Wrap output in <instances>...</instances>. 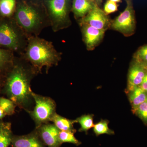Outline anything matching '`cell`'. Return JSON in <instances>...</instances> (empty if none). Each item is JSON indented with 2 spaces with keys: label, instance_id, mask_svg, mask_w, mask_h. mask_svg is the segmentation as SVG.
Returning <instances> with one entry per match:
<instances>
[{
  "label": "cell",
  "instance_id": "12",
  "mask_svg": "<svg viewBox=\"0 0 147 147\" xmlns=\"http://www.w3.org/2000/svg\"><path fill=\"white\" fill-rule=\"evenodd\" d=\"M11 145L13 147H43L35 134L13 137Z\"/></svg>",
  "mask_w": 147,
  "mask_h": 147
},
{
  "label": "cell",
  "instance_id": "25",
  "mask_svg": "<svg viewBox=\"0 0 147 147\" xmlns=\"http://www.w3.org/2000/svg\"><path fill=\"white\" fill-rule=\"evenodd\" d=\"M118 5L117 3L107 0L103 7V11L107 15L114 13L118 10Z\"/></svg>",
  "mask_w": 147,
  "mask_h": 147
},
{
  "label": "cell",
  "instance_id": "5",
  "mask_svg": "<svg viewBox=\"0 0 147 147\" xmlns=\"http://www.w3.org/2000/svg\"><path fill=\"white\" fill-rule=\"evenodd\" d=\"M125 9L114 20H111L110 28L121 33L125 36L134 34L136 28L135 11L132 0H125Z\"/></svg>",
  "mask_w": 147,
  "mask_h": 147
},
{
  "label": "cell",
  "instance_id": "8",
  "mask_svg": "<svg viewBox=\"0 0 147 147\" xmlns=\"http://www.w3.org/2000/svg\"><path fill=\"white\" fill-rule=\"evenodd\" d=\"M97 4L84 18L80 24L88 25L95 28L106 31L110 28L111 20Z\"/></svg>",
  "mask_w": 147,
  "mask_h": 147
},
{
  "label": "cell",
  "instance_id": "33",
  "mask_svg": "<svg viewBox=\"0 0 147 147\" xmlns=\"http://www.w3.org/2000/svg\"></svg>",
  "mask_w": 147,
  "mask_h": 147
},
{
  "label": "cell",
  "instance_id": "26",
  "mask_svg": "<svg viewBox=\"0 0 147 147\" xmlns=\"http://www.w3.org/2000/svg\"><path fill=\"white\" fill-rule=\"evenodd\" d=\"M139 86L141 87L142 89L147 92V72L146 76H145L144 79L142 84Z\"/></svg>",
  "mask_w": 147,
  "mask_h": 147
},
{
  "label": "cell",
  "instance_id": "2",
  "mask_svg": "<svg viewBox=\"0 0 147 147\" xmlns=\"http://www.w3.org/2000/svg\"><path fill=\"white\" fill-rule=\"evenodd\" d=\"M26 55L28 60L38 69L49 68L57 64L60 59V55L51 42L38 37L30 39Z\"/></svg>",
  "mask_w": 147,
  "mask_h": 147
},
{
  "label": "cell",
  "instance_id": "24",
  "mask_svg": "<svg viewBox=\"0 0 147 147\" xmlns=\"http://www.w3.org/2000/svg\"><path fill=\"white\" fill-rule=\"evenodd\" d=\"M133 112L147 125V100L133 110Z\"/></svg>",
  "mask_w": 147,
  "mask_h": 147
},
{
  "label": "cell",
  "instance_id": "18",
  "mask_svg": "<svg viewBox=\"0 0 147 147\" xmlns=\"http://www.w3.org/2000/svg\"><path fill=\"white\" fill-rule=\"evenodd\" d=\"M16 5V0H0V14L4 17L12 15Z\"/></svg>",
  "mask_w": 147,
  "mask_h": 147
},
{
  "label": "cell",
  "instance_id": "29",
  "mask_svg": "<svg viewBox=\"0 0 147 147\" xmlns=\"http://www.w3.org/2000/svg\"><path fill=\"white\" fill-rule=\"evenodd\" d=\"M97 5L100 4L102 3V0H92Z\"/></svg>",
  "mask_w": 147,
  "mask_h": 147
},
{
  "label": "cell",
  "instance_id": "7",
  "mask_svg": "<svg viewBox=\"0 0 147 147\" xmlns=\"http://www.w3.org/2000/svg\"><path fill=\"white\" fill-rule=\"evenodd\" d=\"M22 45V35L15 25L10 21H0V45L16 51Z\"/></svg>",
  "mask_w": 147,
  "mask_h": 147
},
{
  "label": "cell",
  "instance_id": "27",
  "mask_svg": "<svg viewBox=\"0 0 147 147\" xmlns=\"http://www.w3.org/2000/svg\"><path fill=\"white\" fill-rule=\"evenodd\" d=\"M5 115V113H4L2 108L0 107V119L1 120L3 118Z\"/></svg>",
  "mask_w": 147,
  "mask_h": 147
},
{
  "label": "cell",
  "instance_id": "28",
  "mask_svg": "<svg viewBox=\"0 0 147 147\" xmlns=\"http://www.w3.org/2000/svg\"><path fill=\"white\" fill-rule=\"evenodd\" d=\"M5 81H2L1 79V76H0V92L2 88L4 86V84Z\"/></svg>",
  "mask_w": 147,
  "mask_h": 147
},
{
  "label": "cell",
  "instance_id": "1",
  "mask_svg": "<svg viewBox=\"0 0 147 147\" xmlns=\"http://www.w3.org/2000/svg\"><path fill=\"white\" fill-rule=\"evenodd\" d=\"M3 90L16 105L24 107L28 103L32 96L30 78L23 66L15 64L11 67L5 81Z\"/></svg>",
  "mask_w": 147,
  "mask_h": 147
},
{
  "label": "cell",
  "instance_id": "22",
  "mask_svg": "<svg viewBox=\"0 0 147 147\" xmlns=\"http://www.w3.org/2000/svg\"><path fill=\"white\" fill-rule=\"evenodd\" d=\"M16 104L10 99L4 97H0V107L5 115H11L15 112Z\"/></svg>",
  "mask_w": 147,
  "mask_h": 147
},
{
  "label": "cell",
  "instance_id": "15",
  "mask_svg": "<svg viewBox=\"0 0 147 147\" xmlns=\"http://www.w3.org/2000/svg\"><path fill=\"white\" fill-rule=\"evenodd\" d=\"M60 131H70L74 133L76 130L74 128L73 124L76 122L75 121H71L59 115L56 113L52 117L51 121Z\"/></svg>",
  "mask_w": 147,
  "mask_h": 147
},
{
  "label": "cell",
  "instance_id": "19",
  "mask_svg": "<svg viewBox=\"0 0 147 147\" xmlns=\"http://www.w3.org/2000/svg\"><path fill=\"white\" fill-rule=\"evenodd\" d=\"M12 61V56L10 52L0 48V74L9 68Z\"/></svg>",
  "mask_w": 147,
  "mask_h": 147
},
{
  "label": "cell",
  "instance_id": "4",
  "mask_svg": "<svg viewBox=\"0 0 147 147\" xmlns=\"http://www.w3.org/2000/svg\"><path fill=\"white\" fill-rule=\"evenodd\" d=\"M15 18L18 25L28 33H35L42 27V19L38 11L32 6L20 4L16 9Z\"/></svg>",
  "mask_w": 147,
  "mask_h": 147
},
{
  "label": "cell",
  "instance_id": "30",
  "mask_svg": "<svg viewBox=\"0 0 147 147\" xmlns=\"http://www.w3.org/2000/svg\"><path fill=\"white\" fill-rule=\"evenodd\" d=\"M5 123L3 122L0 119V131H1V129L2 128L4 124Z\"/></svg>",
  "mask_w": 147,
  "mask_h": 147
},
{
  "label": "cell",
  "instance_id": "20",
  "mask_svg": "<svg viewBox=\"0 0 147 147\" xmlns=\"http://www.w3.org/2000/svg\"><path fill=\"white\" fill-rule=\"evenodd\" d=\"M108 123V121L101 119L99 122L94 125L93 131L96 135L98 136L103 134L109 135L115 134L114 131L109 128Z\"/></svg>",
  "mask_w": 147,
  "mask_h": 147
},
{
  "label": "cell",
  "instance_id": "9",
  "mask_svg": "<svg viewBox=\"0 0 147 147\" xmlns=\"http://www.w3.org/2000/svg\"><path fill=\"white\" fill-rule=\"evenodd\" d=\"M82 27L83 40L87 50H94L101 42L106 31L95 28L86 24L81 25Z\"/></svg>",
  "mask_w": 147,
  "mask_h": 147
},
{
  "label": "cell",
  "instance_id": "14",
  "mask_svg": "<svg viewBox=\"0 0 147 147\" xmlns=\"http://www.w3.org/2000/svg\"><path fill=\"white\" fill-rule=\"evenodd\" d=\"M129 99L132 110L147 100V92L142 89L140 86L135 88L132 90L129 91Z\"/></svg>",
  "mask_w": 147,
  "mask_h": 147
},
{
  "label": "cell",
  "instance_id": "23",
  "mask_svg": "<svg viewBox=\"0 0 147 147\" xmlns=\"http://www.w3.org/2000/svg\"><path fill=\"white\" fill-rule=\"evenodd\" d=\"M133 61L140 63L147 62V44L139 47L134 53Z\"/></svg>",
  "mask_w": 147,
  "mask_h": 147
},
{
  "label": "cell",
  "instance_id": "6",
  "mask_svg": "<svg viewBox=\"0 0 147 147\" xmlns=\"http://www.w3.org/2000/svg\"><path fill=\"white\" fill-rule=\"evenodd\" d=\"M32 95L35 102V106L30 113L37 124L39 125L51 121L55 113V101L50 98L41 96L32 92Z\"/></svg>",
  "mask_w": 147,
  "mask_h": 147
},
{
  "label": "cell",
  "instance_id": "3",
  "mask_svg": "<svg viewBox=\"0 0 147 147\" xmlns=\"http://www.w3.org/2000/svg\"><path fill=\"white\" fill-rule=\"evenodd\" d=\"M70 0H46L51 24L55 31L71 25L69 17Z\"/></svg>",
  "mask_w": 147,
  "mask_h": 147
},
{
  "label": "cell",
  "instance_id": "16",
  "mask_svg": "<svg viewBox=\"0 0 147 147\" xmlns=\"http://www.w3.org/2000/svg\"><path fill=\"white\" fill-rule=\"evenodd\" d=\"M12 138L11 124L5 123L0 131V147H8L11 144Z\"/></svg>",
  "mask_w": 147,
  "mask_h": 147
},
{
  "label": "cell",
  "instance_id": "32",
  "mask_svg": "<svg viewBox=\"0 0 147 147\" xmlns=\"http://www.w3.org/2000/svg\"><path fill=\"white\" fill-rule=\"evenodd\" d=\"M142 64H143V65L145 67H146V68L147 69V62L146 63H142Z\"/></svg>",
  "mask_w": 147,
  "mask_h": 147
},
{
  "label": "cell",
  "instance_id": "21",
  "mask_svg": "<svg viewBox=\"0 0 147 147\" xmlns=\"http://www.w3.org/2000/svg\"><path fill=\"white\" fill-rule=\"evenodd\" d=\"M74 133L70 131H60L59 134V141L61 144L64 143H71L76 145H79L81 142L74 137Z\"/></svg>",
  "mask_w": 147,
  "mask_h": 147
},
{
  "label": "cell",
  "instance_id": "10",
  "mask_svg": "<svg viewBox=\"0 0 147 147\" xmlns=\"http://www.w3.org/2000/svg\"><path fill=\"white\" fill-rule=\"evenodd\" d=\"M147 72V69L142 64L133 61L129 70L127 78L128 92L141 85Z\"/></svg>",
  "mask_w": 147,
  "mask_h": 147
},
{
  "label": "cell",
  "instance_id": "11",
  "mask_svg": "<svg viewBox=\"0 0 147 147\" xmlns=\"http://www.w3.org/2000/svg\"><path fill=\"white\" fill-rule=\"evenodd\" d=\"M60 131L53 124L43 125L39 129L40 137L48 147H59L60 146L59 139Z\"/></svg>",
  "mask_w": 147,
  "mask_h": 147
},
{
  "label": "cell",
  "instance_id": "17",
  "mask_svg": "<svg viewBox=\"0 0 147 147\" xmlns=\"http://www.w3.org/2000/svg\"><path fill=\"white\" fill-rule=\"evenodd\" d=\"M94 115H84L76 119L75 120L76 123H79L81 127L79 131L81 132H86L92 127H93Z\"/></svg>",
  "mask_w": 147,
  "mask_h": 147
},
{
  "label": "cell",
  "instance_id": "13",
  "mask_svg": "<svg viewBox=\"0 0 147 147\" xmlns=\"http://www.w3.org/2000/svg\"><path fill=\"white\" fill-rule=\"evenodd\" d=\"M92 0H73L72 10L76 18L85 17L96 5Z\"/></svg>",
  "mask_w": 147,
  "mask_h": 147
},
{
  "label": "cell",
  "instance_id": "31",
  "mask_svg": "<svg viewBox=\"0 0 147 147\" xmlns=\"http://www.w3.org/2000/svg\"><path fill=\"white\" fill-rule=\"evenodd\" d=\"M109 1L116 3H121L122 2V0H109Z\"/></svg>",
  "mask_w": 147,
  "mask_h": 147
}]
</instances>
